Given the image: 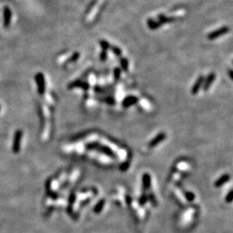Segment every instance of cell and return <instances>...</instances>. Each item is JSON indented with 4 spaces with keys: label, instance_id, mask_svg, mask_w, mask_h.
<instances>
[{
    "label": "cell",
    "instance_id": "11",
    "mask_svg": "<svg viewBox=\"0 0 233 233\" xmlns=\"http://www.w3.org/2000/svg\"><path fill=\"white\" fill-rule=\"evenodd\" d=\"M229 179H230V177H229V174H224L223 176H222L221 177H220L217 180V182L214 184V185H215L216 187H220L222 185H223L226 182L229 181Z\"/></svg>",
    "mask_w": 233,
    "mask_h": 233
},
{
    "label": "cell",
    "instance_id": "18",
    "mask_svg": "<svg viewBox=\"0 0 233 233\" xmlns=\"http://www.w3.org/2000/svg\"><path fill=\"white\" fill-rule=\"evenodd\" d=\"M121 74H122V70L119 67H115L113 70V76H114L115 80L119 81L120 79Z\"/></svg>",
    "mask_w": 233,
    "mask_h": 233
},
{
    "label": "cell",
    "instance_id": "5",
    "mask_svg": "<svg viewBox=\"0 0 233 233\" xmlns=\"http://www.w3.org/2000/svg\"><path fill=\"white\" fill-rule=\"evenodd\" d=\"M215 79H216V74L214 73H210L204 80V83H203L202 85L203 90L205 91H208Z\"/></svg>",
    "mask_w": 233,
    "mask_h": 233
},
{
    "label": "cell",
    "instance_id": "26",
    "mask_svg": "<svg viewBox=\"0 0 233 233\" xmlns=\"http://www.w3.org/2000/svg\"><path fill=\"white\" fill-rule=\"evenodd\" d=\"M232 194H233L232 191L230 190L229 192L228 193V195L225 196V201H226V202H231L232 201V199H233Z\"/></svg>",
    "mask_w": 233,
    "mask_h": 233
},
{
    "label": "cell",
    "instance_id": "4",
    "mask_svg": "<svg viewBox=\"0 0 233 233\" xmlns=\"http://www.w3.org/2000/svg\"><path fill=\"white\" fill-rule=\"evenodd\" d=\"M138 101H139V98L135 97V96H127L126 98L123 99L122 105L124 108H128L131 106L137 104Z\"/></svg>",
    "mask_w": 233,
    "mask_h": 233
},
{
    "label": "cell",
    "instance_id": "21",
    "mask_svg": "<svg viewBox=\"0 0 233 233\" xmlns=\"http://www.w3.org/2000/svg\"><path fill=\"white\" fill-rule=\"evenodd\" d=\"M98 2V0H92L91 2L90 3H89V5H88L87 8H86L85 13H88V12H90L91 10L94 8V6L97 4V2Z\"/></svg>",
    "mask_w": 233,
    "mask_h": 233
},
{
    "label": "cell",
    "instance_id": "27",
    "mask_svg": "<svg viewBox=\"0 0 233 233\" xmlns=\"http://www.w3.org/2000/svg\"><path fill=\"white\" fill-rule=\"evenodd\" d=\"M146 201H147L146 196V195H143V196L140 198V205H144Z\"/></svg>",
    "mask_w": 233,
    "mask_h": 233
},
{
    "label": "cell",
    "instance_id": "12",
    "mask_svg": "<svg viewBox=\"0 0 233 233\" xmlns=\"http://www.w3.org/2000/svg\"><path fill=\"white\" fill-rule=\"evenodd\" d=\"M162 23L159 22V21H155L152 18H149V19L147 20V26L151 29V30H157L159 29V27H162Z\"/></svg>",
    "mask_w": 233,
    "mask_h": 233
},
{
    "label": "cell",
    "instance_id": "15",
    "mask_svg": "<svg viewBox=\"0 0 233 233\" xmlns=\"http://www.w3.org/2000/svg\"><path fill=\"white\" fill-rule=\"evenodd\" d=\"M120 64L122 67V69L126 72L128 69V67H129V62L128 60L127 59L126 57H121L120 58Z\"/></svg>",
    "mask_w": 233,
    "mask_h": 233
},
{
    "label": "cell",
    "instance_id": "29",
    "mask_svg": "<svg viewBox=\"0 0 233 233\" xmlns=\"http://www.w3.org/2000/svg\"><path fill=\"white\" fill-rule=\"evenodd\" d=\"M229 76H230L231 79H232L233 76H232V69H230V70H229Z\"/></svg>",
    "mask_w": 233,
    "mask_h": 233
},
{
    "label": "cell",
    "instance_id": "13",
    "mask_svg": "<svg viewBox=\"0 0 233 233\" xmlns=\"http://www.w3.org/2000/svg\"><path fill=\"white\" fill-rule=\"evenodd\" d=\"M4 24L5 27H8L9 25L10 21H11V17H12V13H11V10L9 9L8 8L6 7L5 8V12H4Z\"/></svg>",
    "mask_w": 233,
    "mask_h": 233
},
{
    "label": "cell",
    "instance_id": "10",
    "mask_svg": "<svg viewBox=\"0 0 233 233\" xmlns=\"http://www.w3.org/2000/svg\"><path fill=\"white\" fill-rule=\"evenodd\" d=\"M158 18H159V21L162 24L171 23V22H174L175 21V17H167L164 14H159V15H158Z\"/></svg>",
    "mask_w": 233,
    "mask_h": 233
},
{
    "label": "cell",
    "instance_id": "3",
    "mask_svg": "<svg viewBox=\"0 0 233 233\" xmlns=\"http://www.w3.org/2000/svg\"><path fill=\"white\" fill-rule=\"evenodd\" d=\"M36 81L37 86H38V93L43 94L45 90V81L44 75L42 73H38L36 76Z\"/></svg>",
    "mask_w": 233,
    "mask_h": 233
},
{
    "label": "cell",
    "instance_id": "7",
    "mask_svg": "<svg viewBox=\"0 0 233 233\" xmlns=\"http://www.w3.org/2000/svg\"><path fill=\"white\" fill-rule=\"evenodd\" d=\"M165 138H166V134H164V133H163V132H162V133L158 134L155 138H153L151 141L149 142V146L151 148L155 147V146H156L159 143L162 142Z\"/></svg>",
    "mask_w": 233,
    "mask_h": 233
},
{
    "label": "cell",
    "instance_id": "6",
    "mask_svg": "<svg viewBox=\"0 0 233 233\" xmlns=\"http://www.w3.org/2000/svg\"><path fill=\"white\" fill-rule=\"evenodd\" d=\"M204 80H205V76H200L199 78H197V80L193 85L192 88L191 89V93L193 95H195L199 93L200 88L202 87L203 83H204Z\"/></svg>",
    "mask_w": 233,
    "mask_h": 233
},
{
    "label": "cell",
    "instance_id": "19",
    "mask_svg": "<svg viewBox=\"0 0 233 233\" xmlns=\"http://www.w3.org/2000/svg\"><path fill=\"white\" fill-rule=\"evenodd\" d=\"M100 45L101 46L102 50H106V51H108L109 50V47H110V44L109 42H107L106 40H100L99 42Z\"/></svg>",
    "mask_w": 233,
    "mask_h": 233
},
{
    "label": "cell",
    "instance_id": "22",
    "mask_svg": "<svg viewBox=\"0 0 233 233\" xmlns=\"http://www.w3.org/2000/svg\"><path fill=\"white\" fill-rule=\"evenodd\" d=\"M107 59V51L106 50H102V52L100 54V61L104 62Z\"/></svg>",
    "mask_w": 233,
    "mask_h": 233
},
{
    "label": "cell",
    "instance_id": "17",
    "mask_svg": "<svg viewBox=\"0 0 233 233\" xmlns=\"http://www.w3.org/2000/svg\"><path fill=\"white\" fill-rule=\"evenodd\" d=\"M109 50H111V51L113 52V54H114L115 55H116L117 57H120V56L122 55V50H121L119 47H117V46L115 45H110Z\"/></svg>",
    "mask_w": 233,
    "mask_h": 233
},
{
    "label": "cell",
    "instance_id": "2",
    "mask_svg": "<svg viewBox=\"0 0 233 233\" xmlns=\"http://www.w3.org/2000/svg\"><path fill=\"white\" fill-rule=\"evenodd\" d=\"M229 30L230 29H229V27L224 26V27H222L220 28L217 29V30H214L213 32H211V33H208L207 37H208L209 40H214V39L218 38L219 37L222 36H223V35L229 33Z\"/></svg>",
    "mask_w": 233,
    "mask_h": 233
},
{
    "label": "cell",
    "instance_id": "24",
    "mask_svg": "<svg viewBox=\"0 0 233 233\" xmlns=\"http://www.w3.org/2000/svg\"><path fill=\"white\" fill-rule=\"evenodd\" d=\"M185 195L186 199H187L189 201H192L195 199V195H194L192 192H186L185 193Z\"/></svg>",
    "mask_w": 233,
    "mask_h": 233
},
{
    "label": "cell",
    "instance_id": "28",
    "mask_svg": "<svg viewBox=\"0 0 233 233\" xmlns=\"http://www.w3.org/2000/svg\"><path fill=\"white\" fill-rule=\"evenodd\" d=\"M128 168V164H127V165L126 164H123L122 166V170H126L127 168Z\"/></svg>",
    "mask_w": 233,
    "mask_h": 233
},
{
    "label": "cell",
    "instance_id": "14",
    "mask_svg": "<svg viewBox=\"0 0 233 233\" xmlns=\"http://www.w3.org/2000/svg\"><path fill=\"white\" fill-rule=\"evenodd\" d=\"M143 186L145 189H149L150 187V184H151V178L149 174H145L143 176Z\"/></svg>",
    "mask_w": 233,
    "mask_h": 233
},
{
    "label": "cell",
    "instance_id": "23",
    "mask_svg": "<svg viewBox=\"0 0 233 233\" xmlns=\"http://www.w3.org/2000/svg\"><path fill=\"white\" fill-rule=\"evenodd\" d=\"M79 57H80V54L78 53V52H75L73 55H72V57H71L69 59V62H70V63L76 62L77 60L79 58Z\"/></svg>",
    "mask_w": 233,
    "mask_h": 233
},
{
    "label": "cell",
    "instance_id": "20",
    "mask_svg": "<svg viewBox=\"0 0 233 233\" xmlns=\"http://www.w3.org/2000/svg\"><path fill=\"white\" fill-rule=\"evenodd\" d=\"M103 102L106 103H107V104H109V105H114L115 103V99L113 98H112V97H106V98H103Z\"/></svg>",
    "mask_w": 233,
    "mask_h": 233
},
{
    "label": "cell",
    "instance_id": "1",
    "mask_svg": "<svg viewBox=\"0 0 233 233\" xmlns=\"http://www.w3.org/2000/svg\"><path fill=\"white\" fill-rule=\"evenodd\" d=\"M86 147L90 149H96L98 151L104 153V154L107 155L108 156L112 157V158H115V153H113V150L110 148H109L108 146H106L101 145V144H100V143H97V142L88 143V144L86 145Z\"/></svg>",
    "mask_w": 233,
    "mask_h": 233
},
{
    "label": "cell",
    "instance_id": "25",
    "mask_svg": "<svg viewBox=\"0 0 233 233\" xmlns=\"http://www.w3.org/2000/svg\"><path fill=\"white\" fill-rule=\"evenodd\" d=\"M94 91L98 94H103L106 91L105 89L99 85H96L94 87Z\"/></svg>",
    "mask_w": 233,
    "mask_h": 233
},
{
    "label": "cell",
    "instance_id": "16",
    "mask_svg": "<svg viewBox=\"0 0 233 233\" xmlns=\"http://www.w3.org/2000/svg\"><path fill=\"white\" fill-rule=\"evenodd\" d=\"M104 205H105V200H104V199H102V200L100 201L96 205V206L94 207V213L98 214V213L101 212L102 209H103V207H104Z\"/></svg>",
    "mask_w": 233,
    "mask_h": 233
},
{
    "label": "cell",
    "instance_id": "8",
    "mask_svg": "<svg viewBox=\"0 0 233 233\" xmlns=\"http://www.w3.org/2000/svg\"><path fill=\"white\" fill-rule=\"evenodd\" d=\"M76 87L77 88H82V89H84V90H85V91L88 90V89L90 88V85H89L88 83L82 82V81H81V80L75 81V82H73V83H71V84L69 85V88H76Z\"/></svg>",
    "mask_w": 233,
    "mask_h": 233
},
{
    "label": "cell",
    "instance_id": "9",
    "mask_svg": "<svg viewBox=\"0 0 233 233\" xmlns=\"http://www.w3.org/2000/svg\"><path fill=\"white\" fill-rule=\"evenodd\" d=\"M21 137H22V132L21 131H17L14 135V145L13 150L14 153H17L20 149V143H21Z\"/></svg>",
    "mask_w": 233,
    "mask_h": 233
}]
</instances>
